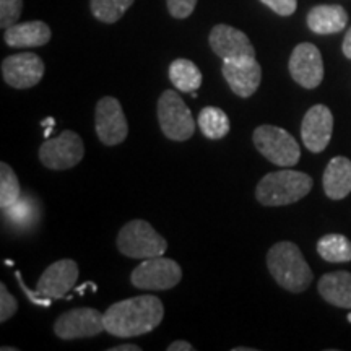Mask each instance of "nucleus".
I'll list each match as a JSON object with an SVG mask.
<instances>
[{
    "label": "nucleus",
    "mask_w": 351,
    "mask_h": 351,
    "mask_svg": "<svg viewBox=\"0 0 351 351\" xmlns=\"http://www.w3.org/2000/svg\"><path fill=\"white\" fill-rule=\"evenodd\" d=\"M320 296L332 306L351 309V274L350 271H332L319 280Z\"/></svg>",
    "instance_id": "20"
},
{
    "label": "nucleus",
    "mask_w": 351,
    "mask_h": 351,
    "mask_svg": "<svg viewBox=\"0 0 351 351\" xmlns=\"http://www.w3.org/2000/svg\"><path fill=\"white\" fill-rule=\"evenodd\" d=\"M15 276H16V280H19V287L21 288V291H23L25 295L28 296V300L32 301L33 304L43 306V307H49L51 306L52 300H49V298H46V296H43V295H39L38 289H34V291H33V289H29L28 287H26L25 282H23V276H21V271L20 270L15 271Z\"/></svg>",
    "instance_id": "31"
},
{
    "label": "nucleus",
    "mask_w": 351,
    "mask_h": 351,
    "mask_svg": "<svg viewBox=\"0 0 351 351\" xmlns=\"http://www.w3.org/2000/svg\"><path fill=\"white\" fill-rule=\"evenodd\" d=\"M165 315L163 302L158 296L143 295L114 302L104 313V328L109 335L132 339L152 332Z\"/></svg>",
    "instance_id": "1"
},
{
    "label": "nucleus",
    "mask_w": 351,
    "mask_h": 351,
    "mask_svg": "<svg viewBox=\"0 0 351 351\" xmlns=\"http://www.w3.org/2000/svg\"><path fill=\"white\" fill-rule=\"evenodd\" d=\"M317 252L324 261L343 263L351 261V241L343 234H327L319 239Z\"/></svg>",
    "instance_id": "23"
},
{
    "label": "nucleus",
    "mask_w": 351,
    "mask_h": 351,
    "mask_svg": "<svg viewBox=\"0 0 351 351\" xmlns=\"http://www.w3.org/2000/svg\"><path fill=\"white\" fill-rule=\"evenodd\" d=\"M169 80L182 93H195L202 86L200 69L189 59H176L169 65Z\"/></svg>",
    "instance_id": "21"
},
{
    "label": "nucleus",
    "mask_w": 351,
    "mask_h": 351,
    "mask_svg": "<svg viewBox=\"0 0 351 351\" xmlns=\"http://www.w3.org/2000/svg\"><path fill=\"white\" fill-rule=\"evenodd\" d=\"M5 212L8 213V218L13 219L15 223H25V221H32V207L28 204H23V202L19 200L15 205L5 208Z\"/></svg>",
    "instance_id": "30"
},
{
    "label": "nucleus",
    "mask_w": 351,
    "mask_h": 351,
    "mask_svg": "<svg viewBox=\"0 0 351 351\" xmlns=\"http://www.w3.org/2000/svg\"><path fill=\"white\" fill-rule=\"evenodd\" d=\"M85 155V145L77 132L64 130L59 137L46 140L39 148V160L47 169L75 168Z\"/></svg>",
    "instance_id": "8"
},
{
    "label": "nucleus",
    "mask_w": 351,
    "mask_h": 351,
    "mask_svg": "<svg viewBox=\"0 0 351 351\" xmlns=\"http://www.w3.org/2000/svg\"><path fill=\"white\" fill-rule=\"evenodd\" d=\"M106 332L104 314L93 307H78L60 314L54 324V333L62 340L91 339Z\"/></svg>",
    "instance_id": "9"
},
{
    "label": "nucleus",
    "mask_w": 351,
    "mask_h": 351,
    "mask_svg": "<svg viewBox=\"0 0 351 351\" xmlns=\"http://www.w3.org/2000/svg\"><path fill=\"white\" fill-rule=\"evenodd\" d=\"M254 145L270 163L282 168L295 166L301 158L300 145L289 132L276 125H261L254 130Z\"/></svg>",
    "instance_id": "5"
},
{
    "label": "nucleus",
    "mask_w": 351,
    "mask_h": 351,
    "mask_svg": "<svg viewBox=\"0 0 351 351\" xmlns=\"http://www.w3.org/2000/svg\"><path fill=\"white\" fill-rule=\"evenodd\" d=\"M134 0H90L91 13L103 23H116L129 10Z\"/></svg>",
    "instance_id": "24"
},
{
    "label": "nucleus",
    "mask_w": 351,
    "mask_h": 351,
    "mask_svg": "<svg viewBox=\"0 0 351 351\" xmlns=\"http://www.w3.org/2000/svg\"><path fill=\"white\" fill-rule=\"evenodd\" d=\"M232 351H254V348H245V346H236Z\"/></svg>",
    "instance_id": "36"
},
{
    "label": "nucleus",
    "mask_w": 351,
    "mask_h": 351,
    "mask_svg": "<svg viewBox=\"0 0 351 351\" xmlns=\"http://www.w3.org/2000/svg\"><path fill=\"white\" fill-rule=\"evenodd\" d=\"M208 43L212 51L223 60L243 59V57H256L251 39L245 36L241 29L232 28L230 25H217L210 32Z\"/></svg>",
    "instance_id": "16"
},
{
    "label": "nucleus",
    "mask_w": 351,
    "mask_h": 351,
    "mask_svg": "<svg viewBox=\"0 0 351 351\" xmlns=\"http://www.w3.org/2000/svg\"><path fill=\"white\" fill-rule=\"evenodd\" d=\"M138 345L134 343H127V345H119V346H114V348H109V351H140Z\"/></svg>",
    "instance_id": "34"
},
{
    "label": "nucleus",
    "mask_w": 351,
    "mask_h": 351,
    "mask_svg": "<svg viewBox=\"0 0 351 351\" xmlns=\"http://www.w3.org/2000/svg\"><path fill=\"white\" fill-rule=\"evenodd\" d=\"M341 51H343V54L346 59L351 60V28L346 32V36L343 39V46H341Z\"/></svg>",
    "instance_id": "33"
},
{
    "label": "nucleus",
    "mask_w": 351,
    "mask_h": 351,
    "mask_svg": "<svg viewBox=\"0 0 351 351\" xmlns=\"http://www.w3.org/2000/svg\"><path fill=\"white\" fill-rule=\"evenodd\" d=\"M313 178L301 171H275L263 176L257 184L256 199L265 207H283L306 197L313 189Z\"/></svg>",
    "instance_id": "3"
},
{
    "label": "nucleus",
    "mask_w": 351,
    "mask_h": 351,
    "mask_svg": "<svg viewBox=\"0 0 351 351\" xmlns=\"http://www.w3.org/2000/svg\"><path fill=\"white\" fill-rule=\"evenodd\" d=\"M95 125L101 143L114 147L124 142L129 134V125L119 99L104 96L98 101L95 111Z\"/></svg>",
    "instance_id": "10"
},
{
    "label": "nucleus",
    "mask_w": 351,
    "mask_h": 351,
    "mask_svg": "<svg viewBox=\"0 0 351 351\" xmlns=\"http://www.w3.org/2000/svg\"><path fill=\"white\" fill-rule=\"evenodd\" d=\"M117 249L125 257L145 261L163 256L168 249V243L163 236L158 234L150 223L143 219H132L117 234Z\"/></svg>",
    "instance_id": "4"
},
{
    "label": "nucleus",
    "mask_w": 351,
    "mask_h": 351,
    "mask_svg": "<svg viewBox=\"0 0 351 351\" xmlns=\"http://www.w3.org/2000/svg\"><path fill=\"white\" fill-rule=\"evenodd\" d=\"M78 263L72 258H62L51 263L38 280L36 289L39 295L49 300H62L72 291L78 280Z\"/></svg>",
    "instance_id": "14"
},
{
    "label": "nucleus",
    "mask_w": 351,
    "mask_h": 351,
    "mask_svg": "<svg viewBox=\"0 0 351 351\" xmlns=\"http://www.w3.org/2000/svg\"><path fill=\"white\" fill-rule=\"evenodd\" d=\"M221 73L232 93L241 98H251L262 82V67L256 57L223 60Z\"/></svg>",
    "instance_id": "13"
},
{
    "label": "nucleus",
    "mask_w": 351,
    "mask_h": 351,
    "mask_svg": "<svg viewBox=\"0 0 351 351\" xmlns=\"http://www.w3.org/2000/svg\"><path fill=\"white\" fill-rule=\"evenodd\" d=\"M21 197V189L16 174L7 163L0 165V207L3 210L15 205Z\"/></svg>",
    "instance_id": "25"
},
{
    "label": "nucleus",
    "mask_w": 351,
    "mask_h": 351,
    "mask_svg": "<svg viewBox=\"0 0 351 351\" xmlns=\"http://www.w3.org/2000/svg\"><path fill=\"white\" fill-rule=\"evenodd\" d=\"M267 267L275 282L289 293H302L313 283L314 275L295 243L282 241L270 247Z\"/></svg>",
    "instance_id": "2"
},
{
    "label": "nucleus",
    "mask_w": 351,
    "mask_h": 351,
    "mask_svg": "<svg viewBox=\"0 0 351 351\" xmlns=\"http://www.w3.org/2000/svg\"><path fill=\"white\" fill-rule=\"evenodd\" d=\"M166 350L168 351H194L195 348L186 340H176Z\"/></svg>",
    "instance_id": "32"
},
{
    "label": "nucleus",
    "mask_w": 351,
    "mask_h": 351,
    "mask_svg": "<svg viewBox=\"0 0 351 351\" xmlns=\"http://www.w3.org/2000/svg\"><path fill=\"white\" fill-rule=\"evenodd\" d=\"M348 320L351 322V314H348Z\"/></svg>",
    "instance_id": "38"
},
{
    "label": "nucleus",
    "mask_w": 351,
    "mask_h": 351,
    "mask_svg": "<svg viewBox=\"0 0 351 351\" xmlns=\"http://www.w3.org/2000/svg\"><path fill=\"white\" fill-rule=\"evenodd\" d=\"M199 127L202 134L210 140H219L226 137L230 132V117L223 109L207 106L204 108L199 114Z\"/></svg>",
    "instance_id": "22"
},
{
    "label": "nucleus",
    "mask_w": 351,
    "mask_h": 351,
    "mask_svg": "<svg viewBox=\"0 0 351 351\" xmlns=\"http://www.w3.org/2000/svg\"><path fill=\"white\" fill-rule=\"evenodd\" d=\"M333 132L332 111L324 104H315L306 112L301 124L302 143L309 152L320 153L330 143Z\"/></svg>",
    "instance_id": "15"
},
{
    "label": "nucleus",
    "mask_w": 351,
    "mask_h": 351,
    "mask_svg": "<svg viewBox=\"0 0 351 351\" xmlns=\"http://www.w3.org/2000/svg\"><path fill=\"white\" fill-rule=\"evenodd\" d=\"M181 280L182 270L179 263L163 256L145 258L130 275V282L135 288L148 289V291L171 289L179 285Z\"/></svg>",
    "instance_id": "7"
},
{
    "label": "nucleus",
    "mask_w": 351,
    "mask_h": 351,
    "mask_svg": "<svg viewBox=\"0 0 351 351\" xmlns=\"http://www.w3.org/2000/svg\"><path fill=\"white\" fill-rule=\"evenodd\" d=\"M261 2L280 16L293 15L298 8V0H261Z\"/></svg>",
    "instance_id": "29"
},
{
    "label": "nucleus",
    "mask_w": 351,
    "mask_h": 351,
    "mask_svg": "<svg viewBox=\"0 0 351 351\" xmlns=\"http://www.w3.org/2000/svg\"><path fill=\"white\" fill-rule=\"evenodd\" d=\"M44 67L43 59L33 52H20L8 56L2 62V77L8 86L16 90L33 88L43 80Z\"/></svg>",
    "instance_id": "11"
},
{
    "label": "nucleus",
    "mask_w": 351,
    "mask_h": 351,
    "mask_svg": "<svg viewBox=\"0 0 351 351\" xmlns=\"http://www.w3.org/2000/svg\"><path fill=\"white\" fill-rule=\"evenodd\" d=\"M21 10H23V0H0V26L7 29L19 23Z\"/></svg>",
    "instance_id": "26"
},
{
    "label": "nucleus",
    "mask_w": 351,
    "mask_h": 351,
    "mask_svg": "<svg viewBox=\"0 0 351 351\" xmlns=\"http://www.w3.org/2000/svg\"><path fill=\"white\" fill-rule=\"evenodd\" d=\"M51 28L44 21L15 23L5 29L3 39L10 47H41L51 41Z\"/></svg>",
    "instance_id": "17"
},
{
    "label": "nucleus",
    "mask_w": 351,
    "mask_h": 351,
    "mask_svg": "<svg viewBox=\"0 0 351 351\" xmlns=\"http://www.w3.org/2000/svg\"><path fill=\"white\" fill-rule=\"evenodd\" d=\"M324 191L332 200H341L351 192V161L345 156L332 158L324 171Z\"/></svg>",
    "instance_id": "18"
},
{
    "label": "nucleus",
    "mask_w": 351,
    "mask_h": 351,
    "mask_svg": "<svg viewBox=\"0 0 351 351\" xmlns=\"http://www.w3.org/2000/svg\"><path fill=\"white\" fill-rule=\"evenodd\" d=\"M19 311V302L8 293L7 287L0 283V322H7Z\"/></svg>",
    "instance_id": "27"
},
{
    "label": "nucleus",
    "mask_w": 351,
    "mask_h": 351,
    "mask_svg": "<svg viewBox=\"0 0 351 351\" xmlns=\"http://www.w3.org/2000/svg\"><path fill=\"white\" fill-rule=\"evenodd\" d=\"M348 13L341 5H317L307 13V26L315 34H335L345 29Z\"/></svg>",
    "instance_id": "19"
},
{
    "label": "nucleus",
    "mask_w": 351,
    "mask_h": 351,
    "mask_svg": "<svg viewBox=\"0 0 351 351\" xmlns=\"http://www.w3.org/2000/svg\"><path fill=\"white\" fill-rule=\"evenodd\" d=\"M19 348H12V346H2V351H16Z\"/></svg>",
    "instance_id": "37"
},
{
    "label": "nucleus",
    "mask_w": 351,
    "mask_h": 351,
    "mask_svg": "<svg viewBox=\"0 0 351 351\" xmlns=\"http://www.w3.org/2000/svg\"><path fill=\"white\" fill-rule=\"evenodd\" d=\"M166 3H168L171 16L184 20L187 16H191L192 12L195 10L197 0H166Z\"/></svg>",
    "instance_id": "28"
},
{
    "label": "nucleus",
    "mask_w": 351,
    "mask_h": 351,
    "mask_svg": "<svg viewBox=\"0 0 351 351\" xmlns=\"http://www.w3.org/2000/svg\"><path fill=\"white\" fill-rule=\"evenodd\" d=\"M41 125L44 127V129H52V127H54V119H52V117H47V119H44L43 122H41Z\"/></svg>",
    "instance_id": "35"
},
{
    "label": "nucleus",
    "mask_w": 351,
    "mask_h": 351,
    "mask_svg": "<svg viewBox=\"0 0 351 351\" xmlns=\"http://www.w3.org/2000/svg\"><path fill=\"white\" fill-rule=\"evenodd\" d=\"M158 122L166 137L174 142H186L195 132L191 109L174 90L163 91L158 99Z\"/></svg>",
    "instance_id": "6"
},
{
    "label": "nucleus",
    "mask_w": 351,
    "mask_h": 351,
    "mask_svg": "<svg viewBox=\"0 0 351 351\" xmlns=\"http://www.w3.org/2000/svg\"><path fill=\"white\" fill-rule=\"evenodd\" d=\"M289 73L298 85L314 90L324 80V62L320 51L314 44L301 43L289 57Z\"/></svg>",
    "instance_id": "12"
}]
</instances>
